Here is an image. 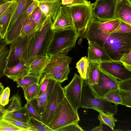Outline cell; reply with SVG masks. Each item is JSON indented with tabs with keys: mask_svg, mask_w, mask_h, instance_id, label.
I'll list each match as a JSON object with an SVG mask.
<instances>
[{
	"mask_svg": "<svg viewBox=\"0 0 131 131\" xmlns=\"http://www.w3.org/2000/svg\"><path fill=\"white\" fill-rule=\"evenodd\" d=\"M30 117H32L41 121V116L29 102H27L25 105Z\"/></svg>",
	"mask_w": 131,
	"mask_h": 131,
	"instance_id": "43",
	"label": "cell"
},
{
	"mask_svg": "<svg viewBox=\"0 0 131 131\" xmlns=\"http://www.w3.org/2000/svg\"><path fill=\"white\" fill-rule=\"evenodd\" d=\"M2 39L1 37V36L0 35V40H1V39Z\"/></svg>",
	"mask_w": 131,
	"mask_h": 131,
	"instance_id": "60",
	"label": "cell"
},
{
	"mask_svg": "<svg viewBox=\"0 0 131 131\" xmlns=\"http://www.w3.org/2000/svg\"><path fill=\"white\" fill-rule=\"evenodd\" d=\"M0 131H22V129L3 118L0 121Z\"/></svg>",
	"mask_w": 131,
	"mask_h": 131,
	"instance_id": "38",
	"label": "cell"
},
{
	"mask_svg": "<svg viewBox=\"0 0 131 131\" xmlns=\"http://www.w3.org/2000/svg\"><path fill=\"white\" fill-rule=\"evenodd\" d=\"M49 56L44 53L36 57L29 66L30 74L41 77L42 73L48 62Z\"/></svg>",
	"mask_w": 131,
	"mask_h": 131,
	"instance_id": "21",
	"label": "cell"
},
{
	"mask_svg": "<svg viewBox=\"0 0 131 131\" xmlns=\"http://www.w3.org/2000/svg\"><path fill=\"white\" fill-rule=\"evenodd\" d=\"M19 0H13V1H16L17 2H18Z\"/></svg>",
	"mask_w": 131,
	"mask_h": 131,
	"instance_id": "59",
	"label": "cell"
},
{
	"mask_svg": "<svg viewBox=\"0 0 131 131\" xmlns=\"http://www.w3.org/2000/svg\"><path fill=\"white\" fill-rule=\"evenodd\" d=\"M91 4L87 0H73L72 4H82L90 5Z\"/></svg>",
	"mask_w": 131,
	"mask_h": 131,
	"instance_id": "49",
	"label": "cell"
},
{
	"mask_svg": "<svg viewBox=\"0 0 131 131\" xmlns=\"http://www.w3.org/2000/svg\"><path fill=\"white\" fill-rule=\"evenodd\" d=\"M3 85L0 82V86Z\"/></svg>",
	"mask_w": 131,
	"mask_h": 131,
	"instance_id": "58",
	"label": "cell"
},
{
	"mask_svg": "<svg viewBox=\"0 0 131 131\" xmlns=\"http://www.w3.org/2000/svg\"><path fill=\"white\" fill-rule=\"evenodd\" d=\"M90 21L98 30L106 34L113 32L120 23V20L117 19L101 21L94 19L92 16Z\"/></svg>",
	"mask_w": 131,
	"mask_h": 131,
	"instance_id": "22",
	"label": "cell"
},
{
	"mask_svg": "<svg viewBox=\"0 0 131 131\" xmlns=\"http://www.w3.org/2000/svg\"><path fill=\"white\" fill-rule=\"evenodd\" d=\"M80 106L86 109L101 110L114 115L118 112L117 106L95 97L89 85L83 80Z\"/></svg>",
	"mask_w": 131,
	"mask_h": 131,
	"instance_id": "5",
	"label": "cell"
},
{
	"mask_svg": "<svg viewBox=\"0 0 131 131\" xmlns=\"http://www.w3.org/2000/svg\"><path fill=\"white\" fill-rule=\"evenodd\" d=\"M38 3L35 0L27 9L23 13L15 22L10 29L7 31L4 39L8 45L19 37L22 27L26 19L35 9Z\"/></svg>",
	"mask_w": 131,
	"mask_h": 131,
	"instance_id": "13",
	"label": "cell"
},
{
	"mask_svg": "<svg viewBox=\"0 0 131 131\" xmlns=\"http://www.w3.org/2000/svg\"><path fill=\"white\" fill-rule=\"evenodd\" d=\"M118 88L123 90H131V78L119 81Z\"/></svg>",
	"mask_w": 131,
	"mask_h": 131,
	"instance_id": "47",
	"label": "cell"
},
{
	"mask_svg": "<svg viewBox=\"0 0 131 131\" xmlns=\"http://www.w3.org/2000/svg\"><path fill=\"white\" fill-rule=\"evenodd\" d=\"M8 45L4 39L0 40V79L4 75L6 62L9 53Z\"/></svg>",
	"mask_w": 131,
	"mask_h": 131,
	"instance_id": "28",
	"label": "cell"
},
{
	"mask_svg": "<svg viewBox=\"0 0 131 131\" xmlns=\"http://www.w3.org/2000/svg\"><path fill=\"white\" fill-rule=\"evenodd\" d=\"M34 32L29 36H19L9 44L5 69L14 66L21 61L27 62L29 46Z\"/></svg>",
	"mask_w": 131,
	"mask_h": 131,
	"instance_id": "6",
	"label": "cell"
},
{
	"mask_svg": "<svg viewBox=\"0 0 131 131\" xmlns=\"http://www.w3.org/2000/svg\"><path fill=\"white\" fill-rule=\"evenodd\" d=\"M9 101L11 102L10 104L6 109L7 112L17 110L22 107L20 96L18 93L12 96L9 99Z\"/></svg>",
	"mask_w": 131,
	"mask_h": 131,
	"instance_id": "37",
	"label": "cell"
},
{
	"mask_svg": "<svg viewBox=\"0 0 131 131\" xmlns=\"http://www.w3.org/2000/svg\"><path fill=\"white\" fill-rule=\"evenodd\" d=\"M52 38L47 54L58 53L67 55L75 45L80 35L74 28L53 30Z\"/></svg>",
	"mask_w": 131,
	"mask_h": 131,
	"instance_id": "3",
	"label": "cell"
},
{
	"mask_svg": "<svg viewBox=\"0 0 131 131\" xmlns=\"http://www.w3.org/2000/svg\"><path fill=\"white\" fill-rule=\"evenodd\" d=\"M31 15L35 24L37 30L42 26L47 17L43 14L38 6L32 12Z\"/></svg>",
	"mask_w": 131,
	"mask_h": 131,
	"instance_id": "32",
	"label": "cell"
},
{
	"mask_svg": "<svg viewBox=\"0 0 131 131\" xmlns=\"http://www.w3.org/2000/svg\"><path fill=\"white\" fill-rule=\"evenodd\" d=\"M78 122L72 123L57 129L55 131H83Z\"/></svg>",
	"mask_w": 131,
	"mask_h": 131,
	"instance_id": "42",
	"label": "cell"
},
{
	"mask_svg": "<svg viewBox=\"0 0 131 131\" xmlns=\"http://www.w3.org/2000/svg\"><path fill=\"white\" fill-rule=\"evenodd\" d=\"M117 2L116 0H96L92 4V17L94 19L105 21L114 18Z\"/></svg>",
	"mask_w": 131,
	"mask_h": 131,
	"instance_id": "9",
	"label": "cell"
},
{
	"mask_svg": "<svg viewBox=\"0 0 131 131\" xmlns=\"http://www.w3.org/2000/svg\"><path fill=\"white\" fill-rule=\"evenodd\" d=\"M30 74L29 66L27 62L21 61L15 65L4 69V75L13 81Z\"/></svg>",
	"mask_w": 131,
	"mask_h": 131,
	"instance_id": "17",
	"label": "cell"
},
{
	"mask_svg": "<svg viewBox=\"0 0 131 131\" xmlns=\"http://www.w3.org/2000/svg\"><path fill=\"white\" fill-rule=\"evenodd\" d=\"M4 89V87L3 85L0 86V96Z\"/></svg>",
	"mask_w": 131,
	"mask_h": 131,
	"instance_id": "54",
	"label": "cell"
},
{
	"mask_svg": "<svg viewBox=\"0 0 131 131\" xmlns=\"http://www.w3.org/2000/svg\"><path fill=\"white\" fill-rule=\"evenodd\" d=\"M100 67L99 64L90 62L86 78L84 82L89 86L97 84L99 81Z\"/></svg>",
	"mask_w": 131,
	"mask_h": 131,
	"instance_id": "24",
	"label": "cell"
},
{
	"mask_svg": "<svg viewBox=\"0 0 131 131\" xmlns=\"http://www.w3.org/2000/svg\"><path fill=\"white\" fill-rule=\"evenodd\" d=\"M119 89L122 101L121 105L131 107V90Z\"/></svg>",
	"mask_w": 131,
	"mask_h": 131,
	"instance_id": "39",
	"label": "cell"
},
{
	"mask_svg": "<svg viewBox=\"0 0 131 131\" xmlns=\"http://www.w3.org/2000/svg\"><path fill=\"white\" fill-rule=\"evenodd\" d=\"M5 115L27 123L30 118L25 105L17 110L7 112Z\"/></svg>",
	"mask_w": 131,
	"mask_h": 131,
	"instance_id": "26",
	"label": "cell"
},
{
	"mask_svg": "<svg viewBox=\"0 0 131 131\" xmlns=\"http://www.w3.org/2000/svg\"><path fill=\"white\" fill-rule=\"evenodd\" d=\"M16 1H13L10 6L0 14V35L4 39L10 20L18 5Z\"/></svg>",
	"mask_w": 131,
	"mask_h": 131,
	"instance_id": "19",
	"label": "cell"
},
{
	"mask_svg": "<svg viewBox=\"0 0 131 131\" xmlns=\"http://www.w3.org/2000/svg\"><path fill=\"white\" fill-rule=\"evenodd\" d=\"M33 0H20L17 2L18 5L9 23L7 29L8 31L19 17L26 11L33 2Z\"/></svg>",
	"mask_w": 131,
	"mask_h": 131,
	"instance_id": "25",
	"label": "cell"
},
{
	"mask_svg": "<svg viewBox=\"0 0 131 131\" xmlns=\"http://www.w3.org/2000/svg\"><path fill=\"white\" fill-rule=\"evenodd\" d=\"M49 77L48 85L46 91L38 97L28 101L35 108L41 116L44 111L56 82L54 79Z\"/></svg>",
	"mask_w": 131,
	"mask_h": 131,
	"instance_id": "16",
	"label": "cell"
},
{
	"mask_svg": "<svg viewBox=\"0 0 131 131\" xmlns=\"http://www.w3.org/2000/svg\"><path fill=\"white\" fill-rule=\"evenodd\" d=\"M61 83L56 81L41 116V122L46 125L51 120L58 103L64 97L63 88Z\"/></svg>",
	"mask_w": 131,
	"mask_h": 131,
	"instance_id": "10",
	"label": "cell"
},
{
	"mask_svg": "<svg viewBox=\"0 0 131 131\" xmlns=\"http://www.w3.org/2000/svg\"><path fill=\"white\" fill-rule=\"evenodd\" d=\"M83 83V80L80 75L75 73L70 82L63 88L65 97L77 113L80 107Z\"/></svg>",
	"mask_w": 131,
	"mask_h": 131,
	"instance_id": "8",
	"label": "cell"
},
{
	"mask_svg": "<svg viewBox=\"0 0 131 131\" xmlns=\"http://www.w3.org/2000/svg\"><path fill=\"white\" fill-rule=\"evenodd\" d=\"M92 4L68 5L70 10L74 28L78 33L86 26L92 16Z\"/></svg>",
	"mask_w": 131,
	"mask_h": 131,
	"instance_id": "7",
	"label": "cell"
},
{
	"mask_svg": "<svg viewBox=\"0 0 131 131\" xmlns=\"http://www.w3.org/2000/svg\"><path fill=\"white\" fill-rule=\"evenodd\" d=\"M38 3L52 2L58 0H35Z\"/></svg>",
	"mask_w": 131,
	"mask_h": 131,
	"instance_id": "53",
	"label": "cell"
},
{
	"mask_svg": "<svg viewBox=\"0 0 131 131\" xmlns=\"http://www.w3.org/2000/svg\"><path fill=\"white\" fill-rule=\"evenodd\" d=\"M70 70L69 65H68L56 72L47 75L54 79L56 81L61 83L68 80V76L70 73Z\"/></svg>",
	"mask_w": 131,
	"mask_h": 131,
	"instance_id": "35",
	"label": "cell"
},
{
	"mask_svg": "<svg viewBox=\"0 0 131 131\" xmlns=\"http://www.w3.org/2000/svg\"><path fill=\"white\" fill-rule=\"evenodd\" d=\"M89 63L87 57L85 56L82 58L76 63V68L80 76L84 80H85L86 78Z\"/></svg>",
	"mask_w": 131,
	"mask_h": 131,
	"instance_id": "33",
	"label": "cell"
},
{
	"mask_svg": "<svg viewBox=\"0 0 131 131\" xmlns=\"http://www.w3.org/2000/svg\"><path fill=\"white\" fill-rule=\"evenodd\" d=\"M113 32L120 33L131 32V25L120 20V24Z\"/></svg>",
	"mask_w": 131,
	"mask_h": 131,
	"instance_id": "45",
	"label": "cell"
},
{
	"mask_svg": "<svg viewBox=\"0 0 131 131\" xmlns=\"http://www.w3.org/2000/svg\"><path fill=\"white\" fill-rule=\"evenodd\" d=\"M97 111L99 112L98 119L100 122L108 126L114 130L115 123L117 121L114 116V115L108 113H105L100 110H98Z\"/></svg>",
	"mask_w": 131,
	"mask_h": 131,
	"instance_id": "31",
	"label": "cell"
},
{
	"mask_svg": "<svg viewBox=\"0 0 131 131\" xmlns=\"http://www.w3.org/2000/svg\"><path fill=\"white\" fill-rule=\"evenodd\" d=\"M104 124L100 122V125L99 126L93 128L91 131H103V126Z\"/></svg>",
	"mask_w": 131,
	"mask_h": 131,
	"instance_id": "52",
	"label": "cell"
},
{
	"mask_svg": "<svg viewBox=\"0 0 131 131\" xmlns=\"http://www.w3.org/2000/svg\"><path fill=\"white\" fill-rule=\"evenodd\" d=\"M90 19L86 26L79 32L80 37L102 47L113 61H119L124 54L131 50V32L106 34L98 30Z\"/></svg>",
	"mask_w": 131,
	"mask_h": 131,
	"instance_id": "1",
	"label": "cell"
},
{
	"mask_svg": "<svg viewBox=\"0 0 131 131\" xmlns=\"http://www.w3.org/2000/svg\"><path fill=\"white\" fill-rule=\"evenodd\" d=\"M7 112L6 109H5L4 106L0 105V121L3 118Z\"/></svg>",
	"mask_w": 131,
	"mask_h": 131,
	"instance_id": "50",
	"label": "cell"
},
{
	"mask_svg": "<svg viewBox=\"0 0 131 131\" xmlns=\"http://www.w3.org/2000/svg\"><path fill=\"white\" fill-rule=\"evenodd\" d=\"M48 62L43 71L41 77L45 75L56 72L69 65L72 58L67 55L58 53L49 56Z\"/></svg>",
	"mask_w": 131,
	"mask_h": 131,
	"instance_id": "14",
	"label": "cell"
},
{
	"mask_svg": "<svg viewBox=\"0 0 131 131\" xmlns=\"http://www.w3.org/2000/svg\"><path fill=\"white\" fill-rule=\"evenodd\" d=\"M51 28L52 30L74 28L70 10L68 6L60 7Z\"/></svg>",
	"mask_w": 131,
	"mask_h": 131,
	"instance_id": "15",
	"label": "cell"
},
{
	"mask_svg": "<svg viewBox=\"0 0 131 131\" xmlns=\"http://www.w3.org/2000/svg\"><path fill=\"white\" fill-rule=\"evenodd\" d=\"M28 124L33 131H53L47 125L32 117L30 118Z\"/></svg>",
	"mask_w": 131,
	"mask_h": 131,
	"instance_id": "34",
	"label": "cell"
},
{
	"mask_svg": "<svg viewBox=\"0 0 131 131\" xmlns=\"http://www.w3.org/2000/svg\"><path fill=\"white\" fill-rule=\"evenodd\" d=\"M78 113L74 110L66 97L58 104L52 118L47 125L53 131L69 124L79 122Z\"/></svg>",
	"mask_w": 131,
	"mask_h": 131,
	"instance_id": "4",
	"label": "cell"
},
{
	"mask_svg": "<svg viewBox=\"0 0 131 131\" xmlns=\"http://www.w3.org/2000/svg\"><path fill=\"white\" fill-rule=\"evenodd\" d=\"M31 14L24 24L20 30L19 36L24 37L29 36L37 30L35 24Z\"/></svg>",
	"mask_w": 131,
	"mask_h": 131,
	"instance_id": "30",
	"label": "cell"
},
{
	"mask_svg": "<svg viewBox=\"0 0 131 131\" xmlns=\"http://www.w3.org/2000/svg\"></svg>",
	"mask_w": 131,
	"mask_h": 131,
	"instance_id": "61",
	"label": "cell"
},
{
	"mask_svg": "<svg viewBox=\"0 0 131 131\" xmlns=\"http://www.w3.org/2000/svg\"><path fill=\"white\" fill-rule=\"evenodd\" d=\"M114 18L131 25V2L129 0H122L117 3Z\"/></svg>",
	"mask_w": 131,
	"mask_h": 131,
	"instance_id": "20",
	"label": "cell"
},
{
	"mask_svg": "<svg viewBox=\"0 0 131 131\" xmlns=\"http://www.w3.org/2000/svg\"><path fill=\"white\" fill-rule=\"evenodd\" d=\"M10 90L8 87L4 89L0 96V104L4 106L9 102Z\"/></svg>",
	"mask_w": 131,
	"mask_h": 131,
	"instance_id": "44",
	"label": "cell"
},
{
	"mask_svg": "<svg viewBox=\"0 0 131 131\" xmlns=\"http://www.w3.org/2000/svg\"><path fill=\"white\" fill-rule=\"evenodd\" d=\"M49 79V77L47 75H44L41 77L39 84V88L36 97L39 96L46 91L48 85Z\"/></svg>",
	"mask_w": 131,
	"mask_h": 131,
	"instance_id": "40",
	"label": "cell"
},
{
	"mask_svg": "<svg viewBox=\"0 0 131 131\" xmlns=\"http://www.w3.org/2000/svg\"><path fill=\"white\" fill-rule=\"evenodd\" d=\"M9 121L16 126L22 129L24 131H33L27 123L4 115L3 118Z\"/></svg>",
	"mask_w": 131,
	"mask_h": 131,
	"instance_id": "41",
	"label": "cell"
},
{
	"mask_svg": "<svg viewBox=\"0 0 131 131\" xmlns=\"http://www.w3.org/2000/svg\"><path fill=\"white\" fill-rule=\"evenodd\" d=\"M98 98L103 101L113 103L116 106L119 104H121V99L118 88L109 91Z\"/></svg>",
	"mask_w": 131,
	"mask_h": 131,
	"instance_id": "29",
	"label": "cell"
},
{
	"mask_svg": "<svg viewBox=\"0 0 131 131\" xmlns=\"http://www.w3.org/2000/svg\"><path fill=\"white\" fill-rule=\"evenodd\" d=\"M61 4L60 0H58L52 2L38 3V6L43 15L46 17L50 15L52 20L53 21Z\"/></svg>",
	"mask_w": 131,
	"mask_h": 131,
	"instance_id": "23",
	"label": "cell"
},
{
	"mask_svg": "<svg viewBox=\"0 0 131 131\" xmlns=\"http://www.w3.org/2000/svg\"><path fill=\"white\" fill-rule=\"evenodd\" d=\"M131 70V50L124 54L119 61Z\"/></svg>",
	"mask_w": 131,
	"mask_h": 131,
	"instance_id": "46",
	"label": "cell"
},
{
	"mask_svg": "<svg viewBox=\"0 0 131 131\" xmlns=\"http://www.w3.org/2000/svg\"><path fill=\"white\" fill-rule=\"evenodd\" d=\"M52 20L50 15L47 16L42 26L34 32L29 46L27 63L29 66L35 58L47 53L53 35L51 27Z\"/></svg>",
	"mask_w": 131,
	"mask_h": 131,
	"instance_id": "2",
	"label": "cell"
},
{
	"mask_svg": "<svg viewBox=\"0 0 131 131\" xmlns=\"http://www.w3.org/2000/svg\"><path fill=\"white\" fill-rule=\"evenodd\" d=\"M6 1H7V2H10V1H13V0H5Z\"/></svg>",
	"mask_w": 131,
	"mask_h": 131,
	"instance_id": "57",
	"label": "cell"
},
{
	"mask_svg": "<svg viewBox=\"0 0 131 131\" xmlns=\"http://www.w3.org/2000/svg\"><path fill=\"white\" fill-rule=\"evenodd\" d=\"M99 64L101 70L120 81L131 78V70L119 61L111 60Z\"/></svg>",
	"mask_w": 131,
	"mask_h": 131,
	"instance_id": "12",
	"label": "cell"
},
{
	"mask_svg": "<svg viewBox=\"0 0 131 131\" xmlns=\"http://www.w3.org/2000/svg\"><path fill=\"white\" fill-rule=\"evenodd\" d=\"M13 1L8 2L5 3L0 5V14L5 11L10 6Z\"/></svg>",
	"mask_w": 131,
	"mask_h": 131,
	"instance_id": "48",
	"label": "cell"
},
{
	"mask_svg": "<svg viewBox=\"0 0 131 131\" xmlns=\"http://www.w3.org/2000/svg\"><path fill=\"white\" fill-rule=\"evenodd\" d=\"M8 2L5 0H0V5L2 4Z\"/></svg>",
	"mask_w": 131,
	"mask_h": 131,
	"instance_id": "55",
	"label": "cell"
},
{
	"mask_svg": "<svg viewBox=\"0 0 131 131\" xmlns=\"http://www.w3.org/2000/svg\"><path fill=\"white\" fill-rule=\"evenodd\" d=\"M117 2V3H118V2H119L120 1H122V0H116ZM129 1H131V0H129Z\"/></svg>",
	"mask_w": 131,
	"mask_h": 131,
	"instance_id": "56",
	"label": "cell"
},
{
	"mask_svg": "<svg viewBox=\"0 0 131 131\" xmlns=\"http://www.w3.org/2000/svg\"><path fill=\"white\" fill-rule=\"evenodd\" d=\"M41 78L40 76L29 74L18 79L16 82L17 87H21L23 89L35 83L39 84Z\"/></svg>",
	"mask_w": 131,
	"mask_h": 131,
	"instance_id": "27",
	"label": "cell"
},
{
	"mask_svg": "<svg viewBox=\"0 0 131 131\" xmlns=\"http://www.w3.org/2000/svg\"><path fill=\"white\" fill-rule=\"evenodd\" d=\"M87 59L90 62L97 63L112 60L105 50L92 41H88Z\"/></svg>",
	"mask_w": 131,
	"mask_h": 131,
	"instance_id": "18",
	"label": "cell"
},
{
	"mask_svg": "<svg viewBox=\"0 0 131 131\" xmlns=\"http://www.w3.org/2000/svg\"><path fill=\"white\" fill-rule=\"evenodd\" d=\"M119 80L106 73L100 68L97 84L89 85L95 97L98 98L118 88Z\"/></svg>",
	"mask_w": 131,
	"mask_h": 131,
	"instance_id": "11",
	"label": "cell"
},
{
	"mask_svg": "<svg viewBox=\"0 0 131 131\" xmlns=\"http://www.w3.org/2000/svg\"><path fill=\"white\" fill-rule=\"evenodd\" d=\"M39 84L35 83L23 89L24 97L27 102L37 97Z\"/></svg>",
	"mask_w": 131,
	"mask_h": 131,
	"instance_id": "36",
	"label": "cell"
},
{
	"mask_svg": "<svg viewBox=\"0 0 131 131\" xmlns=\"http://www.w3.org/2000/svg\"><path fill=\"white\" fill-rule=\"evenodd\" d=\"M61 4L63 6H68L72 4L73 0H61Z\"/></svg>",
	"mask_w": 131,
	"mask_h": 131,
	"instance_id": "51",
	"label": "cell"
}]
</instances>
